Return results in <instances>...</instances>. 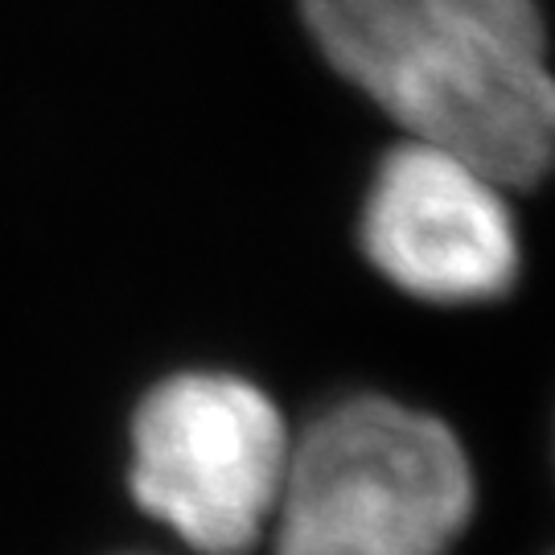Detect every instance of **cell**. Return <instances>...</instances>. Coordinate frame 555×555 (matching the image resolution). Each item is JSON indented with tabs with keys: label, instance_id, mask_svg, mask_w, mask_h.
<instances>
[{
	"label": "cell",
	"instance_id": "obj_1",
	"mask_svg": "<svg viewBox=\"0 0 555 555\" xmlns=\"http://www.w3.org/2000/svg\"><path fill=\"white\" fill-rule=\"evenodd\" d=\"M305 17L412 140L469 157L498 185L547 173L555 95L535 0H305Z\"/></svg>",
	"mask_w": 555,
	"mask_h": 555
},
{
	"label": "cell",
	"instance_id": "obj_2",
	"mask_svg": "<svg viewBox=\"0 0 555 555\" xmlns=\"http://www.w3.org/2000/svg\"><path fill=\"white\" fill-rule=\"evenodd\" d=\"M474 515V469L440 420L350 399L288 449L276 555H444Z\"/></svg>",
	"mask_w": 555,
	"mask_h": 555
},
{
	"label": "cell",
	"instance_id": "obj_3",
	"mask_svg": "<svg viewBox=\"0 0 555 555\" xmlns=\"http://www.w3.org/2000/svg\"><path fill=\"white\" fill-rule=\"evenodd\" d=\"M132 490L202 555H247L276 511L288 433L276 403L231 375H178L137 412Z\"/></svg>",
	"mask_w": 555,
	"mask_h": 555
},
{
	"label": "cell",
	"instance_id": "obj_4",
	"mask_svg": "<svg viewBox=\"0 0 555 555\" xmlns=\"http://www.w3.org/2000/svg\"><path fill=\"white\" fill-rule=\"evenodd\" d=\"M362 243L383 276L424 300H490L518 276V231L502 185L428 140L387 153Z\"/></svg>",
	"mask_w": 555,
	"mask_h": 555
}]
</instances>
